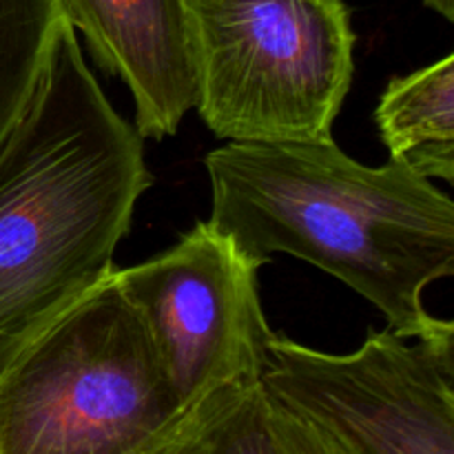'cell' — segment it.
Returning a JSON list of instances; mask_svg holds the SVG:
<instances>
[{
    "mask_svg": "<svg viewBox=\"0 0 454 454\" xmlns=\"http://www.w3.org/2000/svg\"><path fill=\"white\" fill-rule=\"evenodd\" d=\"M208 224L262 266L293 255L375 304L388 328L419 340L452 326L424 304L454 275V204L393 162L364 167L328 142H226L204 158Z\"/></svg>",
    "mask_w": 454,
    "mask_h": 454,
    "instance_id": "1",
    "label": "cell"
},
{
    "mask_svg": "<svg viewBox=\"0 0 454 454\" xmlns=\"http://www.w3.org/2000/svg\"><path fill=\"white\" fill-rule=\"evenodd\" d=\"M142 140L69 25L0 146V366L115 273V248L153 184Z\"/></svg>",
    "mask_w": 454,
    "mask_h": 454,
    "instance_id": "2",
    "label": "cell"
},
{
    "mask_svg": "<svg viewBox=\"0 0 454 454\" xmlns=\"http://www.w3.org/2000/svg\"><path fill=\"white\" fill-rule=\"evenodd\" d=\"M186 412L114 275L0 366V454H155Z\"/></svg>",
    "mask_w": 454,
    "mask_h": 454,
    "instance_id": "3",
    "label": "cell"
},
{
    "mask_svg": "<svg viewBox=\"0 0 454 454\" xmlns=\"http://www.w3.org/2000/svg\"><path fill=\"white\" fill-rule=\"evenodd\" d=\"M200 118L226 142H328L355 74L344 0H184Z\"/></svg>",
    "mask_w": 454,
    "mask_h": 454,
    "instance_id": "4",
    "label": "cell"
},
{
    "mask_svg": "<svg viewBox=\"0 0 454 454\" xmlns=\"http://www.w3.org/2000/svg\"><path fill=\"white\" fill-rule=\"evenodd\" d=\"M260 381L350 454H454V326L415 344L371 331L348 355L273 335Z\"/></svg>",
    "mask_w": 454,
    "mask_h": 454,
    "instance_id": "5",
    "label": "cell"
},
{
    "mask_svg": "<svg viewBox=\"0 0 454 454\" xmlns=\"http://www.w3.org/2000/svg\"><path fill=\"white\" fill-rule=\"evenodd\" d=\"M260 266L208 222L176 247L114 278L149 331L186 406L213 390L260 381L275 335L262 310Z\"/></svg>",
    "mask_w": 454,
    "mask_h": 454,
    "instance_id": "6",
    "label": "cell"
},
{
    "mask_svg": "<svg viewBox=\"0 0 454 454\" xmlns=\"http://www.w3.org/2000/svg\"><path fill=\"white\" fill-rule=\"evenodd\" d=\"M105 74L127 84L142 137L176 136L198 100L184 0H62Z\"/></svg>",
    "mask_w": 454,
    "mask_h": 454,
    "instance_id": "7",
    "label": "cell"
},
{
    "mask_svg": "<svg viewBox=\"0 0 454 454\" xmlns=\"http://www.w3.org/2000/svg\"><path fill=\"white\" fill-rule=\"evenodd\" d=\"M375 124L393 162L454 182V56L397 75L381 93Z\"/></svg>",
    "mask_w": 454,
    "mask_h": 454,
    "instance_id": "8",
    "label": "cell"
},
{
    "mask_svg": "<svg viewBox=\"0 0 454 454\" xmlns=\"http://www.w3.org/2000/svg\"><path fill=\"white\" fill-rule=\"evenodd\" d=\"M155 454H282L262 381L231 384L200 399Z\"/></svg>",
    "mask_w": 454,
    "mask_h": 454,
    "instance_id": "9",
    "label": "cell"
},
{
    "mask_svg": "<svg viewBox=\"0 0 454 454\" xmlns=\"http://www.w3.org/2000/svg\"><path fill=\"white\" fill-rule=\"evenodd\" d=\"M67 27L62 0H0V146L25 114Z\"/></svg>",
    "mask_w": 454,
    "mask_h": 454,
    "instance_id": "10",
    "label": "cell"
},
{
    "mask_svg": "<svg viewBox=\"0 0 454 454\" xmlns=\"http://www.w3.org/2000/svg\"><path fill=\"white\" fill-rule=\"evenodd\" d=\"M269 408L270 428L282 454H350L333 434L273 397H269Z\"/></svg>",
    "mask_w": 454,
    "mask_h": 454,
    "instance_id": "11",
    "label": "cell"
},
{
    "mask_svg": "<svg viewBox=\"0 0 454 454\" xmlns=\"http://www.w3.org/2000/svg\"><path fill=\"white\" fill-rule=\"evenodd\" d=\"M424 4L433 9V12L442 13L446 20H454V0H424Z\"/></svg>",
    "mask_w": 454,
    "mask_h": 454,
    "instance_id": "12",
    "label": "cell"
}]
</instances>
